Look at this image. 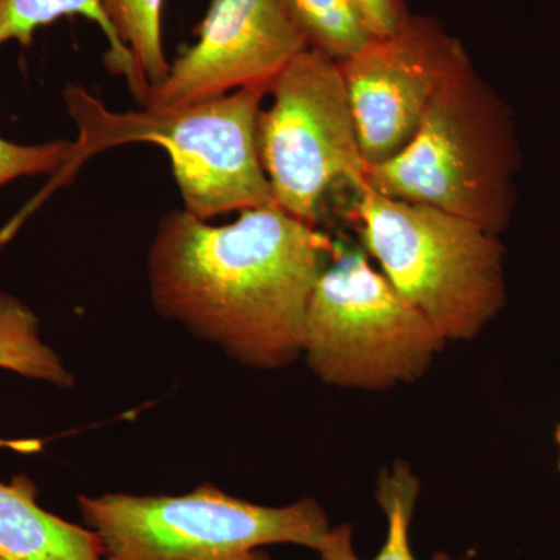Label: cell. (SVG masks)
<instances>
[{
    "mask_svg": "<svg viewBox=\"0 0 560 560\" xmlns=\"http://www.w3.org/2000/svg\"><path fill=\"white\" fill-rule=\"evenodd\" d=\"M334 250L276 202L223 226L172 210L147 257L151 304L238 363L276 370L302 355L308 302Z\"/></svg>",
    "mask_w": 560,
    "mask_h": 560,
    "instance_id": "obj_1",
    "label": "cell"
},
{
    "mask_svg": "<svg viewBox=\"0 0 560 560\" xmlns=\"http://www.w3.org/2000/svg\"><path fill=\"white\" fill-rule=\"evenodd\" d=\"M268 94V88H243L212 101L119 113L83 86L70 84L62 91V102L77 139L68 161L3 226L0 245L9 243L92 158L128 143H158L167 151L184 209L200 220L272 205L259 153L261 103Z\"/></svg>",
    "mask_w": 560,
    "mask_h": 560,
    "instance_id": "obj_2",
    "label": "cell"
},
{
    "mask_svg": "<svg viewBox=\"0 0 560 560\" xmlns=\"http://www.w3.org/2000/svg\"><path fill=\"white\" fill-rule=\"evenodd\" d=\"M518 165L511 110L469 57L431 98L410 143L368 167L366 183L386 197L444 210L500 235L514 212Z\"/></svg>",
    "mask_w": 560,
    "mask_h": 560,
    "instance_id": "obj_3",
    "label": "cell"
},
{
    "mask_svg": "<svg viewBox=\"0 0 560 560\" xmlns=\"http://www.w3.org/2000/svg\"><path fill=\"white\" fill-rule=\"evenodd\" d=\"M353 190V217L364 249L383 275L441 331L470 340L506 300L499 235L474 221L418 202Z\"/></svg>",
    "mask_w": 560,
    "mask_h": 560,
    "instance_id": "obj_4",
    "label": "cell"
},
{
    "mask_svg": "<svg viewBox=\"0 0 560 560\" xmlns=\"http://www.w3.org/2000/svg\"><path fill=\"white\" fill-rule=\"evenodd\" d=\"M79 510L105 560H272L265 548L316 551L330 529L316 500L261 506L210 482L183 495H79Z\"/></svg>",
    "mask_w": 560,
    "mask_h": 560,
    "instance_id": "obj_5",
    "label": "cell"
},
{
    "mask_svg": "<svg viewBox=\"0 0 560 560\" xmlns=\"http://www.w3.org/2000/svg\"><path fill=\"white\" fill-rule=\"evenodd\" d=\"M444 342L364 250L335 245L305 316L302 355L316 375L345 388H389L422 375Z\"/></svg>",
    "mask_w": 560,
    "mask_h": 560,
    "instance_id": "obj_6",
    "label": "cell"
},
{
    "mask_svg": "<svg viewBox=\"0 0 560 560\" xmlns=\"http://www.w3.org/2000/svg\"><path fill=\"white\" fill-rule=\"evenodd\" d=\"M261 109L259 153L276 205L315 226L327 195L366 180L355 117L340 62L302 50L272 81Z\"/></svg>",
    "mask_w": 560,
    "mask_h": 560,
    "instance_id": "obj_7",
    "label": "cell"
},
{
    "mask_svg": "<svg viewBox=\"0 0 560 560\" xmlns=\"http://www.w3.org/2000/svg\"><path fill=\"white\" fill-rule=\"evenodd\" d=\"M467 58L463 43L434 18L410 13L393 35L338 61L368 167L410 143L431 98Z\"/></svg>",
    "mask_w": 560,
    "mask_h": 560,
    "instance_id": "obj_8",
    "label": "cell"
},
{
    "mask_svg": "<svg viewBox=\"0 0 560 560\" xmlns=\"http://www.w3.org/2000/svg\"><path fill=\"white\" fill-rule=\"evenodd\" d=\"M307 47L283 0H212L197 43L176 58L145 106L212 101L243 88L270 90Z\"/></svg>",
    "mask_w": 560,
    "mask_h": 560,
    "instance_id": "obj_9",
    "label": "cell"
},
{
    "mask_svg": "<svg viewBox=\"0 0 560 560\" xmlns=\"http://www.w3.org/2000/svg\"><path fill=\"white\" fill-rule=\"evenodd\" d=\"M0 560H105L94 530L44 510L28 475L0 481Z\"/></svg>",
    "mask_w": 560,
    "mask_h": 560,
    "instance_id": "obj_10",
    "label": "cell"
},
{
    "mask_svg": "<svg viewBox=\"0 0 560 560\" xmlns=\"http://www.w3.org/2000/svg\"><path fill=\"white\" fill-rule=\"evenodd\" d=\"M81 16L101 27L108 40L105 65L114 75L124 77L140 105L145 106L149 91L143 86L130 51L121 44L103 10L102 0H0V46L18 43L28 47L35 33L61 18Z\"/></svg>",
    "mask_w": 560,
    "mask_h": 560,
    "instance_id": "obj_11",
    "label": "cell"
},
{
    "mask_svg": "<svg viewBox=\"0 0 560 560\" xmlns=\"http://www.w3.org/2000/svg\"><path fill=\"white\" fill-rule=\"evenodd\" d=\"M0 370L61 389L75 386L72 372L40 338L39 319L18 298L0 293ZM0 448L32 455L43 448L38 440H2Z\"/></svg>",
    "mask_w": 560,
    "mask_h": 560,
    "instance_id": "obj_12",
    "label": "cell"
},
{
    "mask_svg": "<svg viewBox=\"0 0 560 560\" xmlns=\"http://www.w3.org/2000/svg\"><path fill=\"white\" fill-rule=\"evenodd\" d=\"M419 481L410 466L396 463L393 469L382 471L375 490V499L388 521V534L378 555L371 560H418L410 545V528ZM320 560H363L357 556L352 545V528L349 525L330 528L324 536L318 550ZM431 560H458L445 552H436Z\"/></svg>",
    "mask_w": 560,
    "mask_h": 560,
    "instance_id": "obj_13",
    "label": "cell"
},
{
    "mask_svg": "<svg viewBox=\"0 0 560 560\" xmlns=\"http://www.w3.org/2000/svg\"><path fill=\"white\" fill-rule=\"evenodd\" d=\"M165 0H102L114 31L130 51L140 81L149 91L171 72L162 40Z\"/></svg>",
    "mask_w": 560,
    "mask_h": 560,
    "instance_id": "obj_14",
    "label": "cell"
},
{
    "mask_svg": "<svg viewBox=\"0 0 560 560\" xmlns=\"http://www.w3.org/2000/svg\"><path fill=\"white\" fill-rule=\"evenodd\" d=\"M311 49L342 61L372 39L352 0H283Z\"/></svg>",
    "mask_w": 560,
    "mask_h": 560,
    "instance_id": "obj_15",
    "label": "cell"
},
{
    "mask_svg": "<svg viewBox=\"0 0 560 560\" xmlns=\"http://www.w3.org/2000/svg\"><path fill=\"white\" fill-rule=\"evenodd\" d=\"M70 145L69 140L18 143L0 136V189L20 178L54 175L68 161Z\"/></svg>",
    "mask_w": 560,
    "mask_h": 560,
    "instance_id": "obj_16",
    "label": "cell"
},
{
    "mask_svg": "<svg viewBox=\"0 0 560 560\" xmlns=\"http://www.w3.org/2000/svg\"><path fill=\"white\" fill-rule=\"evenodd\" d=\"M352 2L372 38L393 35L410 14L404 0H352Z\"/></svg>",
    "mask_w": 560,
    "mask_h": 560,
    "instance_id": "obj_17",
    "label": "cell"
},
{
    "mask_svg": "<svg viewBox=\"0 0 560 560\" xmlns=\"http://www.w3.org/2000/svg\"><path fill=\"white\" fill-rule=\"evenodd\" d=\"M556 442H558V447H559V470H560V425L558 427V431H556Z\"/></svg>",
    "mask_w": 560,
    "mask_h": 560,
    "instance_id": "obj_18",
    "label": "cell"
}]
</instances>
